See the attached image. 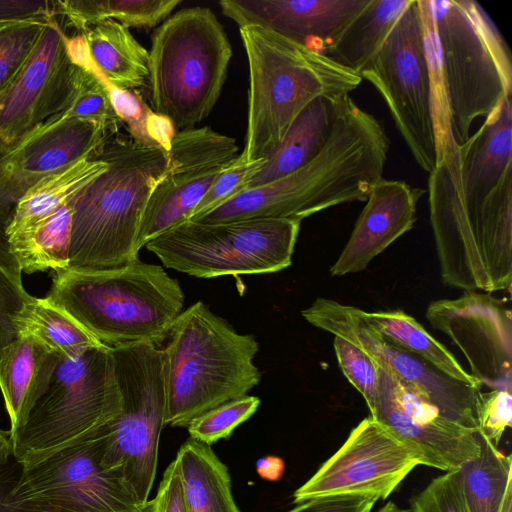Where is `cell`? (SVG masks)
<instances>
[{"label": "cell", "instance_id": "cell-37", "mask_svg": "<svg viewBox=\"0 0 512 512\" xmlns=\"http://www.w3.org/2000/svg\"><path fill=\"white\" fill-rule=\"evenodd\" d=\"M259 405L258 397L246 395L212 408L189 423L190 438L210 446L227 439L256 412Z\"/></svg>", "mask_w": 512, "mask_h": 512}, {"label": "cell", "instance_id": "cell-7", "mask_svg": "<svg viewBox=\"0 0 512 512\" xmlns=\"http://www.w3.org/2000/svg\"><path fill=\"white\" fill-rule=\"evenodd\" d=\"M457 145L512 95V61L501 33L473 0H428Z\"/></svg>", "mask_w": 512, "mask_h": 512}, {"label": "cell", "instance_id": "cell-47", "mask_svg": "<svg viewBox=\"0 0 512 512\" xmlns=\"http://www.w3.org/2000/svg\"><path fill=\"white\" fill-rule=\"evenodd\" d=\"M10 146L0 143V218L11 214L15 204L22 197L11 178L3 168V159Z\"/></svg>", "mask_w": 512, "mask_h": 512}, {"label": "cell", "instance_id": "cell-40", "mask_svg": "<svg viewBox=\"0 0 512 512\" xmlns=\"http://www.w3.org/2000/svg\"><path fill=\"white\" fill-rule=\"evenodd\" d=\"M333 346L342 373L363 396L370 415H373L378 399L376 363L364 351L342 337L334 336Z\"/></svg>", "mask_w": 512, "mask_h": 512}, {"label": "cell", "instance_id": "cell-11", "mask_svg": "<svg viewBox=\"0 0 512 512\" xmlns=\"http://www.w3.org/2000/svg\"><path fill=\"white\" fill-rule=\"evenodd\" d=\"M360 76L384 99L416 163L432 172L438 152L418 0H412Z\"/></svg>", "mask_w": 512, "mask_h": 512}, {"label": "cell", "instance_id": "cell-45", "mask_svg": "<svg viewBox=\"0 0 512 512\" xmlns=\"http://www.w3.org/2000/svg\"><path fill=\"white\" fill-rule=\"evenodd\" d=\"M154 500L156 512H188L176 459L166 468Z\"/></svg>", "mask_w": 512, "mask_h": 512}, {"label": "cell", "instance_id": "cell-44", "mask_svg": "<svg viewBox=\"0 0 512 512\" xmlns=\"http://www.w3.org/2000/svg\"><path fill=\"white\" fill-rule=\"evenodd\" d=\"M379 499L368 495H340L310 499L286 512H371Z\"/></svg>", "mask_w": 512, "mask_h": 512}, {"label": "cell", "instance_id": "cell-1", "mask_svg": "<svg viewBox=\"0 0 512 512\" xmlns=\"http://www.w3.org/2000/svg\"><path fill=\"white\" fill-rule=\"evenodd\" d=\"M389 140L381 124L351 99L323 149L301 168L247 189L196 222L227 223L252 218L302 221L315 213L366 201L383 179Z\"/></svg>", "mask_w": 512, "mask_h": 512}, {"label": "cell", "instance_id": "cell-23", "mask_svg": "<svg viewBox=\"0 0 512 512\" xmlns=\"http://www.w3.org/2000/svg\"><path fill=\"white\" fill-rule=\"evenodd\" d=\"M351 97L320 96L295 118L280 144L243 191L275 181L307 164L323 149ZM242 191V192H243Z\"/></svg>", "mask_w": 512, "mask_h": 512}, {"label": "cell", "instance_id": "cell-31", "mask_svg": "<svg viewBox=\"0 0 512 512\" xmlns=\"http://www.w3.org/2000/svg\"><path fill=\"white\" fill-rule=\"evenodd\" d=\"M481 437L479 454L457 469L468 512H501L512 496L511 456Z\"/></svg>", "mask_w": 512, "mask_h": 512}, {"label": "cell", "instance_id": "cell-21", "mask_svg": "<svg viewBox=\"0 0 512 512\" xmlns=\"http://www.w3.org/2000/svg\"><path fill=\"white\" fill-rule=\"evenodd\" d=\"M402 180L381 179L366 199L341 254L330 267L332 276L357 273L416 222V205L424 194Z\"/></svg>", "mask_w": 512, "mask_h": 512}, {"label": "cell", "instance_id": "cell-27", "mask_svg": "<svg viewBox=\"0 0 512 512\" xmlns=\"http://www.w3.org/2000/svg\"><path fill=\"white\" fill-rule=\"evenodd\" d=\"M105 161L89 157L48 175L31 186L15 204L4 228L5 238L47 217L103 173Z\"/></svg>", "mask_w": 512, "mask_h": 512}, {"label": "cell", "instance_id": "cell-8", "mask_svg": "<svg viewBox=\"0 0 512 512\" xmlns=\"http://www.w3.org/2000/svg\"><path fill=\"white\" fill-rule=\"evenodd\" d=\"M115 360L108 346L61 357L44 394L11 436L13 457L31 466L109 425L122 410Z\"/></svg>", "mask_w": 512, "mask_h": 512}, {"label": "cell", "instance_id": "cell-3", "mask_svg": "<svg viewBox=\"0 0 512 512\" xmlns=\"http://www.w3.org/2000/svg\"><path fill=\"white\" fill-rule=\"evenodd\" d=\"M45 298L110 348L159 347L184 305L178 280L139 258L114 269L55 271Z\"/></svg>", "mask_w": 512, "mask_h": 512}, {"label": "cell", "instance_id": "cell-17", "mask_svg": "<svg viewBox=\"0 0 512 512\" xmlns=\"http://www.w3.org/2000/svg\"><path fill=\"white\" fill-rule=\"evenodd\" d=\"M378 399L370 415L410 447L421 465L448 472L481 450L478 430L444 417L425 396L376 363Z\"/></svg>", "mask_w": 512, "mask_h": 512}, {"label": "cell", "instance_id": "cell-41", "mask_svg": "<svg viewBox=\"0 0 512 512\" xmlns=\"http://www.w3.org/2000/svg\"><path fill=\"white\" fill-rule=\"evenodd\" d=\"M412 512H468L457 470L448 471L432 481L412 500Z\"/></svg>", "mask_w": 512, "mask_h": 512}, {"label": "cell", "instance_id": "cell-33", "mask_svg": "<svg viewBox=\"0 0 512 512\" xmlns=\"http://www.w3.org/2000/svg\"><path fill=\"white\" fill-rule=\"evenodd\" d=\"M20 334L32 335L60 357L74 358L103 346L66 311L33 297L16 320Z\"/></svg>", "mask_w": 512, "mask_h": 512}, {"label": "cell", "instance_id": "cell-39", "mask_svg": "<svg viewBox=\"0 0 512 512\" xmlns=\"http://www.w3.org/2000/svg\"><path fill=\"white\" fill-rule=\"evenodd\" d=\"M265 161V158L248 161L240 153L219 174L188 220L198 219L241 193L244 185L261 170Z\"/></svg>", "mask_w": 512, "mask_h": 512}, {"label": "cell", "instance_id": "cell-48", "mask_svg": "<svg viewBox=\"0 0 512 512\" xmlns=\"http://www.w3.org/2000/svg\"><path fill=\"white\" fill-rule=\"evenodd\" d=\"M256 470L262 479L277 481L284 474L285 464L280 457L270 455L257 460Z\"/></svg>", "mask_w": 512, "mask_h": 512}, {"label": "cell", "instance_id": "cell-22", "mask_svg": "<svg viewBox=\"0 0 512 512\" xmlns=\"http://www.w3.org/2000/svg\"><path fill=\"white\" fill-rule=\"evenodd\" d=\"M458 152L465 207L480 212L488 196L512 173V95L458 145Z\"/></svg>", "mask_w": 512, "mask_h": 512}, {"label": "cell", "instance_id": "cell-10", "mask_svg": "<svg viewBox=\"0 0 512 512\" xmlns=\"http://www.w3.org/2000/svg\"><path fill=\"white\" fill-rule=\"evenodd\" d=\"M122 410L107 426L101 465L119 474L141 506L149 501L165 416L161 348L134 343L111 348Z\"/></svg>", "mask_w": 512, "mask_h": 512}, {"label": "cell", "instance_id": "cell-38", "mask_svg": "<svg viewBox=\"0 0 512 512\" xmlns=\"http://www.w3.org/2000/svg\"><path fill=\"white\" fill-rule=\"evenodd\" d=\"M47 22H22L0 27V94L20 70Z\"/></svg>", "mask_w": 512, "mask_h": 512}, {"label": "cell", "instance_id": "cell-18", "mask_svg": "<svg viewBox=\"0 0 512 512\" xmlns=\"http://www.w3.org/2000/svg\"><path fill=\"white\" fill-rule=\"evenodd\" d=\"M425 315L458 347L482 386L511 393L512 315L503 301L466 291L456 299L432 301Z\"/></svg>", "mask_w": 512, "mask_h": 512}, {"label": "cell", "instance_id": "cell-19", "mask_svg": "<svg viewBox=\"0 0 512 512\" xmlns=\"http://www.w3.org/2000/svg\"><path fill=\"white\" fill-rule=\"evenodd\" d=\"M370 0H221L239 27L258 25L323 53Z\"/></svg>", "mask_w": 512, "mask_h": 512}, {"label": "cell", "instance_id": "cell-20", "mask_svg": "<svg viewBox=\"0 0 512 512\" xmlns=\"http://www.w3.org/2000/svg\"><path fill=\"white\" fill-rule=\"evenodd\" d=\"M110 134L99 123L63 111L10 146L3 168L23 195L40 179L91 157Z\"/></svg>", "mask_w": 512, "mask_h": 512}, {"label": "cell", "instance_id": "cell-26", "mask_svg": "<svg viewBox=\"0 0 512 512\" xmlns=\"http://www.w3.org/2000/svg\"><path fill=\"white\" fill-rule=\"evenodd\" d=\"M188 512H241L226 465L210 445L188 438L175 457Z\"/></svg>", "mask_w": 512, "mask_h": 512}, {"label": "cell", "instance_id": "cell-9", "mask_svg": "<svg viewBox=\"0 0 512 512\" xmlns=\"http://www.w3.org/2000/svg\"><path fill=\"white\" fill-rule=\"evenodd\" d=\"M300 225L298 220L278 218L186 220L145 247L165 267L198 278L266 274L292 264Z\"/></svg>", "mask_w": 512, "mask_h": 512}, {"label": "cell", "instance_id": "cell-13", "mask_svg": "<svg viewBox=\"0 0 512 512\" xmlns=\"http://www.w3.org/2000/svg\"><path fill=\"white\" fill-rule=\"evenodd\" d=\"M301 314L312 326L364 351L375 363L422 393L447 419L479 431L482 388L455 380L390 344L365 323L357 307L320 297Z\"/></svg>", "mask_w": 512, "mask_h": 512}, {"label": "cell", "instance_id": "cell-32", "mask_svg": "<svg viewBox=\"0 0 512 512\" xmlns=\"http://www.w3.org/2000/svg\"><path fill=\"white\" fill-rule=\"evenodd\" d=\"M181 0H58L59 16L83 33L108 20L149 29L164 22Z\"/></svg>", "mask_w": 512, "mask_h": 512}, {"label": "cell", "instance_id": "cell-49", "mask_svg": "<svg viewBox=\"0 0 512 512\" xmlns=\"http://www.w3.org/2000/svg\"><path fill=\"white\" fill-rule=\"evenodd\" d=\"M13 443L10 431L0 429V469L13 459Z\"/></svg>", "mask_w": 512, "mask_h": 512}, {"label": "cell", "instance_id": "cell-42", "mask_svg": "<svg viewBox=\"0 0 512 512\" xmlns=\"http://www.w3.org/2000/svg\"><path fill=\"white\" fill-rule=\"evenodd\" d=\"M512 395L502 390L482 393L478 414L479 433L498 445L505 430L511 426Z\"/></svg>", "mask_w": 512, "mask_h": 512}, {"label": "cell", "instance_id": "cell-36", "mask_svg": "<svg viewBox=\"0 0 512 512\" xmlns=\"http://www.w3.org/2000/svg\"><path fill=\"white\" fill-rule=\"evenodd\" d=\"M22 271L0 241V356L19 336L16 320L32 300L22 283Z\"/></svg>", "mask_w": 512, "mask_h": 512}, {"label": "cell", "instance_id": "cell-24", "mask_svg": "<svg viewBox=\"0 0 512 512\" xmlns=\"http://www.w3.org/2000/svg\"><path fill=\"white\" fill-rule=\"evenodd\" d=\"M60 358L28 334H20L0 356V389L10 419L11 436L25 424L46 391Z\"/></svg>", "mask_w": 512, "mask_h": 512}, {"label": "cell", "instance_id": "cell-43", "mask_svg": "<svg viewBox=\"0 0 512 512\" xmlns=\"http://www.w3.org/2000/svg\"><path fill=\"white\" fill-rule=\"evenodd\" d=\"M54 16H59L58 0H0V27L22 22H47Z\"/></svg>", "mask_w": 512, "mask_h": 512}, {"label": "cell", "instance_id": "cell-50", "mask_svg": "<svg viewBox=\"0 0 512 512\" xmlns=\"http://www.w3.org/2000/svg\"><path fill=\"white\" fill-rule=\"evenodd\" d=\"M140 512H156L155 500L154 498L149 500L146 506Z\"/></svg>", "mask_w": 512, "mask_h": 512}, {"label": "cell", "instance_id": "cell-4", "mask_svg": "<svg viewBox=\"0 0 512 512\" xmlns=\"http://www.w3.org/2000/svg\"><path fill=\"white\" fill-rule=\"evenodd\" d=\"M249 68L248 161L268 157L300 112L320 96L350 95L362 77L320 51L258 26L239 27Z\"/></svg>", "mask_w": 512, "mask_h": 512}, {"label": "cell", "instance_id": "cell-34", "mask_svg": "<svg viewBox=\"0 0 512 512\" xmlns=\"http://www.w3.org/2000/svg\"><path fill=\"white\" fill-rule=\"evenodd\" d=\"M69 55L78 68L74 97L64 111L65 114L72 118L99 123L110 133H118L123 124L111 104L107 82L90 59L86 43L75 42L70 47Z\"/></svg>", "mask_w": 512, "mask_h": 512}, {"label": "cell", "instance_id": "cell-30", "mask_svg": "<svg viewBox=\"0 0 512 512\" xmlns=\"http://www.w3.org/2000/svg\"><path fill=\"white\" fill-rule=\"evenodd\" d=\"M365 323L387 342L416 356L445 375L482 388V384L466 372L454 355L432 337L413 317L400 310L367 312L359 308Z\"/></svg>", "mask_w": 512, "mask_h": 512}, {"label": "cell", "instance_id": "cell-15", "mask_svg": "<svg viewBox=\"0 0 512 512\" xmlns=\"http://www.w3.org/2000/svg\"><path fill=\"white\" fill-rule=\"evenodd\" d=\"M238 151L234 138L208 126L176 132L168 151L167 174L151 193L141 219L137 250L188 220Z\"/></svg>", "mask_w": 512, "mask_h": 512}, {"label": "cell", "instance_id": "cell-6", "mask_svg": "<svg viewBox=\"0 0 512 512\" xmlns=\"http://www.w3.org/2000/svg\"><path fill=\"white\" fill-rule=\"evenodd\" d=\"M232 46L215 13L184 8L156 28L149 51L150 102L175 129L196 127L215 107Z\"/></svg>", "mask_w": 512, "mask_h": 512}, {"label": "cell", "instance_id": "cell-25", "mask_svg": "<svg viewBox=\"0 0 512 512\" xmlns=\"http://www.w3.org/2000/svg\"><path fill=\"white\" fill-rule=\"evenodd\" d=\"M81 34L92 63L108 84L126 90L148 85L149 51L129 28L108 20Z\"/></svg>", "mask_w": 512, "mask_h": 512}, {"label": "cell", "instance_id": "cell-16", "mask_svg": "<svg viewBox=\"0 0 512 512\" xmlns=\"http://www.w3.org/2000/svg\"><path fill=\"white\" fill-rule=\"evenodd\" d=\"M59 16L52 17L28 58L0 94V143L12 146L65 111L76 89L77 64L68 53Z\"/></svg>", "mask_w": 512, "mask_h": 512}, {"label": "cell", "instance_id": "cell-14", "mask_svg": "<svg viewBox=\"0 0 512 512\" xmlns=\"http://www.w3.org/2000/svg\"><path fill=\"white\" fill-rule=\"evenodd\" d=\"M419 456L371 416L349 433L339 449L293 493L298 504L310 499L368 495L386 499L414 468Z\"/></svg>", "mask_w": 512, "mask_h": 512}, {"label": "cell", "instance_id": "cell-12", "mask_svg": "<svg viewBox=\"0 0 512 512\" xmlns=\"http://www.w3.org/2000/svg\"><path fill=\"white\" fill-rule=\"evenodd\" d=\"M107 426L34 465L21 466L14 496L55 512H140L146 505L138 503L119 474L101 465Z\"/></svg>", "mask_w": 512, "mask_h": 512}, {"label": "cell", "instance_id": "cell-28", "mask_svg": "<svg viewBox=\"0 0 512 512\" xmlns=\"http://www.w3.org/2000/svg\"><path fill=\"white\" fill-rule=\"evenodd\" d=\"M412 0H370L364 10L323 51L339 65L360 75L379 52Z\"/></svg>", "mask_w": 512, "mask_h": 512}, {"label": "cell", "instance_id": "cell-35", "mask_svg": "<svg viewBox=\"0 0 512 512\" xmlns=\"http://www.w3.org/2000/svg\"><path fill=\"white\" fill-rule=\"evenodd\" d=\"M107 88L113 109L129 137L138 144L157 146L168 152L176 134L172 122L154 113L136 90L121 89L108 83Z\"/></svg>", "mask_w": 512, "mask_h": 512}, {"label": "cell", "instance_id": "cell-46", "mask_svg": "<svg viewBox=\"0 0 512 512\" xmlns=\"http://www.w3.org/2000/svg\"><path fill=\"white\" fill-rule=\"evenodd\" d=\"M21 465L13 458L0 469V512H55L32 501L19 500L13 494Z\"/></svg>", "mask_w": 512, "mask_h": 512}, {"label": "cell", "instance_id": "cell-2", "mask_svg": "<svg viewBox=\"0 0 512 512\" xmlns=\"http://www.w3.org/2000/svg\"><path fill=\"white\" fill-rule=\"evenodd\" d=\"M91 157L107 169L75 195L69 266L98 271L138 259V231L148 199L166 176L168 152L129 135H108Z\"/></svg>", "mask_w": 512, "mask_h": 512}, {"label": "cell", "instance_id": "cell-29", "mask_svg": "<svg viewBox=\"0 0 512 512\" xmlns=\"http://www.w3.org/2000/svg\"><path fill=\"white\" fill-rule=\"evenodd\" d=\"M74 197L47 217L6 239L8 250L22 272L68 269Z\"/></svg>", "mask_w": 512, "mask_h": 512}, {"label": "cell", "instance_id": "cell-5", "mask_svg": "<svg viewBox=\"0 0 512 512\" xmlns=\"http://www.w3.org/2000/svg\"><path fill=\"white\" fill-rule=\"evenodd\" d=\"M167 340L161 348L165 426L187 427L206 411L246 396L261 380L253 363L255 337L236 332L202 301L181 312Z\"/></svg>", "mask_w": 512, "mask_h": 512}]
</instances>
